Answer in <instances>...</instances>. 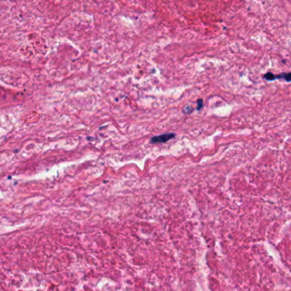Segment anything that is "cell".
I'll use <instances>...</instances> for the list:
<instances>
[{
	"label": "cell",
	"instance_id": "cell-1",
	"mask_svg": "<svg viewBox=\"0 0 291 291\" xmlns=\"http://www.w3.org/2000/svg\"><path fill=\"white\" fill-rule=\"evenodd\" d=\"M264 78L267 80H274L276 79H285L287 82H290L291 81V72H289V73H282V74H279V75H274L273 73L272 72H267L264 75Z\"/></svg>",
	"mask_w": 291,
	"mask_h": 291
},
{
	"label": "cell",
	"instance_id": "cell-2",
	"mask_svg": "<svg viewBox=\"0 0 291 291\" xmlns=\"http://www.w3.org/2000/svg\"><path fill=\"white\" fill-rule=\"evenodd\" d=\"M173 137H175V134H172V133L163 134H161V135H157V136L152 137V140H151V142L152 143H163V142L168 141L170 139H172Z\"/></svg>",
	"mask_w": 291,
	"mask_h": 291
}]
</instances>
